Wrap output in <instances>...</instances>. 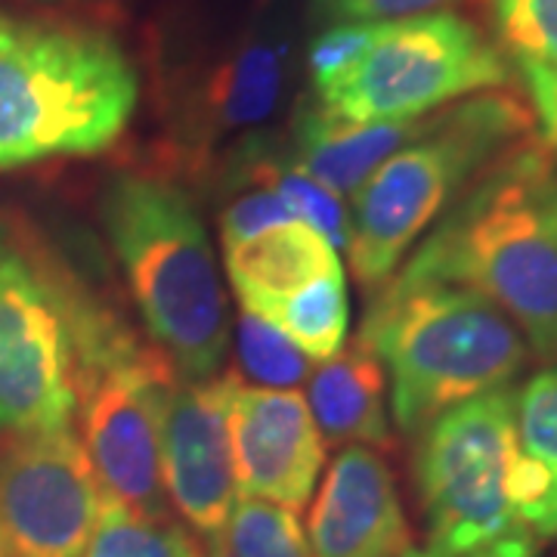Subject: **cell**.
Here are the masks:
<instances>
[{
	"label": "cell",
	"instance_id": "obj_8",
	"mask_svg": "<svg viewBox=\"0 0 557 557\" xmlns=\"http://www.w3.org/2000/svg\"><path fill=\"white\" fill-rule=\"evenodd\" d=\"M171 372V359L137 344L109 307L81 347V443L102 496L139 518H171L159 453V391Z\"/></svg>",
	"mask_w": 557,
	"mask_h": 557
},
{
	"label": "cell",
	"instance_id": "obj_5",
	"mask_svg": "<svg viewBox=\"0 0 557 557\" xmlns=\"http://www.w3.org/2000/svg\"><path fill=\"white\" fill-rule=\"evenodd\" d=\"M530 134V109L498 90L428 115L350 199L344 248L359 282L381 288L458 196Z\"/></svg>",
	"mask_w": 557,
	"mask_h": 557
},
{
	"label": "cell",
	"instance_id": "obj_4",
	"mask_svg": "<svg viewBox=\"0 0 557 557\" xmlns=\"http://www.w3.org/2000/svg\"><path fill=\"white\" fill-rule=\"evenodd\" d=\"M137 97V69L106 32L0 13V168L106 152Z\"/></svg>",
	"mask_w": 557,
	"mask_h": 557
},
{
	"label": "cell",
	"instance_id": "obj_23",
	"mask_svg": "<svg viewBox=\"0 0 557 557\" xmlns=\"http://www.w3.org/2000/svg\"><path fill=\"white\" fill-rule=\"evenodd\" d=\"M490 10L511 60L557 72V0H490Z\"/></svg>",
	"mask_w": 557,
	"mask_h": 557
},
{
	"label": "cell",
	"instance_id": "obj_11",
	"mask_svg": "<svg viewBox=\"0 0 557 557\" xmlns=\"http://www.w3.org/2000/svg\"><path fill=\"white\" fill-rule=\"evenodd\" d=\"M161 483L183 520L220 552L226 520L239 498L226 416V375L196 381L177 369L159 391Z\"/></svg>",
	"mask_w": 557,
	"mask_h": 557
},
{
	"label": "cell",
	"instance_id": "obj_18",
	"mask_svg": "<svg viewBox=\"0 0 557 557\" xmlns=\"http://www.w3.org/2000/svg\"><path fill=\"white\" fill-rule=\"evenodd\" d=\"M288 78V47L282 38H251L236 47L205 81L201 124L211 134L258 127L276 112Z\"/></svg>",
	"mask_w": 557,
	"mask_h": 557
},
{
	"label": "cell",
	"instance_id": "obj_10",
	"mask_svg": "<svg viewBox=\"0 0 557 557\" xmlns=\"http://www.w3.org/2000/svg\"><path fill=\"white\" fill-rule=\"evenodd\" d=\"M100 508V483L72 428L0 446V539L13 557H78Z\"/></svg>",
	"mask_w": 557,
	"mask_h": 557
},
{
	"label": "cell",
	"instance_id": "obj_22",
	"mask_svg": "<svg viewBox=\"0 0 557 557\" xmlns=\"http://www.w3.org/2000/svg\"><path fill=\"white\" fill-rule=\"evenodd\" d=\"M236 350L248 379L260 381L263 387L295 391V384L310 379L313 362L285 332H278L273 322H267L251 310H242L236 329Z\"/></svg>",
	"mask_w": 557,
	"mask_h": 557
},
{
	"label": "cell",
	"instance_id": "obj_17",
	"mask_svg": "<svg viewBox=\"0 0 557 557\" xmlns=\"http://www.w3.org/2000/svg\"><path fill=\"white\" fill-rule=\"evenodd\" d=\"M384 369L362 344L344 347L332 359H322L310 375L307 406L319 434L329 443H375L391 440V421L384 409Z\"/></svg>",
	"mask_w": 557,
	"mask_h": 557
},
{
	"label": "cell",
	"instance_id": "obj_28",
	"mask_svg": "<svg viewBox=\"0 0 557 557\" xmlns=\"http://www.w3.org/2000/svg\"><path fill=\"white\" fill-rule=\"evenodd\" d=\"M0 557H13V555H10V548H7V542H3V539H0Z\"/></svg>",
	"mask_w": 557,
	"mask_h": 557
},
{
	"label": "cell",
	"instance_id": "obj_7",
	"mask_svg": "<svg viewBox=\"0 0 557 557\" xmlns=\"http://www.w3.org/2000/svg\"><path fill=\"white\" fill-rule=\"evenodd\" d=\"M511 65L493 40L456 10L369 22L359 57L317 90V106L357 124L434 115L458 100L498 90Z\"/></svg>",
	"mask_w": 557,
	"mask_h": 557
},
{
	"label": "cell",
	"instance_id": "obj_19",
	"mask_svg": "<svg viewBox=\"0 0 557 557\" xmlns=\"http://www.w3.org/2000/svg\"><path fill=\"white\" fill-rule=\"evenodd\" d=\"M258 317L273 322L310 359H332L344 347L347 322H350L344 270L319 278L292 298L270 304Z\"/></svg>",
	"mask_w": 557,
	"mask_h": 557
},
{
	"label": "cell",
	"instance_id": "obj_20",
	"mask_svg": "<svg viewBox=\"0 0 557 557\" xmlns=\"http://www.w3.org/2000/svg\"><path fill=\"white\" fill-rule=\"evenodd\" d=\"M78 557H205L199 542L171 518H139L102 496L100 520Z\"/></svg>",
	"mask_w": 557,
	"mask_h": 557
},
{
	"label": "cell",
	"instance_id": "obj_13",
	"mask_svg": "<svg viewBox=\"0 0 557 557\" xmlns=\"http://www.w3.org/2000/svg\"><path fill=\"white\" fill-rule=\"evenodd\" d=\"M310 557H406L409 527L387 461L347 446L329 468L307 520Z\"/></svg>",
	"mask_w": 557,
	"mask_h": 557
},
{
	"label": "cell",
	"instance_id": "obj_24",
	"mask_svg": "<svg viewBox=\"0 0 557 557\" xmlns=\"http://www.w3.org/2000/svg\"><path fill=\"white\" fill-rule=\"evenodd\" d=\"M239 193L226 201V208L220 211V239H223V248H236L242 242L258 239V236L276 230L282 223L298 220L295 211L288 208V201L282 199L273 186L248 183V180H239Z\"/></svg>",
	"mask_w": 557,
	"mask_h": 557
},
{
	"label": "cell",
	"instance_id": "obj_14",
	"mask_svg": "<svg viewBox=\"0 0 557 557\" xmlns=\"http://www.w3.org/2000/svg\"><path fill=\"white\" fill-rule=\"evenodd\" d=\"M421 124L424 119L357 124L329 115L317 102H307L292 124V149L285 159L332 193L354 196L375 174L381 161L391 159Z\"/></svg>",
	"mask_w": 557,
	"mask_h": 557
},
{
	"label": "cell",
	"instance_id": "obj_26",
	"mask_svg": "<svg viewBox=\"0 0 557 557\" xmlns=\"http://www.w3.org/2000/svg\"><path fill=\"white\" fill-rule=\"evenodd\" d=\"M527 87V97L533 106V119H536L539 139L542 149L557 161V72L536 65V62H515Z\"/></svg>",
	"mask_w": 557,
	"mask_h": 557
},
{
	"label": "cell",
	"instance_id": "obj_2",
	"mask_svg": "<svg viewBox=\"0 0 557 557\" xmlns=\"http://www.w3.org/2000/svg\"><path fill=\"white\" fill-rule=\"evenodd\" d=\"M100 220L149 338L180 375L214 379L230 313L193 196L156 171H119L102 186Z\"/></svg>",
	"mask_w": 557,
	"mask_h": 557
},
{
	"label": "cell",
	"instance_id": "obj_3",
	"mask_svg": "<svg viewBox=\"0 0 557 557\" xmlns=\"http://www.w3.org/2000/svg\"><path fill=\"white\" fill-rule=\"evenodd\" d=\"M391 375V412L403 434H421L458 403L515 387L530 347L496 304L461 285L391 276L359 325Z\"/></svg>",
	"mask_w": 557,
	"mask_h": 557
},
{
	"label": "cell",
	"instance_id": "obj_16",
	"mask_svg": "<svg viewBox=\"0 0 557 557\" xmlns=\"http://www.w3.org/2000/svg\"><path fill=\"white\" fill-rule=\"evenodd\" d=\"M518 465L511 498L533 539L557 536V366H545L515 394Z\"/></svg>",
	"mask_w": 557,
	"mask_h": 557
},
{
	"label": "cell",
	"instance_id": "obj_12",
	"mask_svg": "<svg viewBox=\"0 0 557 557\" xmlns=\"http://www.w3.org/2000/svg\"><path fill=\"white\" fill-rule=\"evenodd\" d=\"M226 416L239 496L300 511L317 486L325 443L298 391L255 387L226 375Z\"/></svg>",
	"mask_w": 557,
	"mask_h": 557
},
{
	"label": "cell",
	"instance_id": "obj_15",
	"mask_svg": "<svg viewBox=\"0 0 557 557\" xmlns=\"http://www.w3.org/2000/svg\"><path fill=\"white\" fill-rule=\"evenodd\" d=\"M338 270V248L304 220L282 223L258 239L226 248L230 282L242 310L251 313L292 298Z\"/></svg>",
	"mask_w": 557,
	"mask_h": 557
},
{
	"label": "cell",
	"instance_id": "obj_27",
	"mask_svg": "<svg viewBox=\"0 0 557 557\" xmlns=\"http://www.w3.org/2000/svg\"><path fill=\"white\" fill-rule=\"evenodd\" d=\"M406 557H539V548H536V539L530 536L527 530H518V533H511V536L498 539V542H490V545L474 548V552H461V555L434 552V548H428V552H412V548H409Z\"/></svg>",
	"mask_w": 557,
	"mask_h": 557
},
{
	"label": "cell",
	"instance_id": "obj_9",
	"mask_svg": "<svg viewBox=\"0 0 557 557\" xmlns=\"http://www.w3.org/2000/svg\"><path fill=\"white\" fill-rule=\"evenodd\" d=\"M515 387L458 403L418 440L416 483L434 552H474L523 530L511 478L518 465Z\"/></svg>",
	"mask_w": 557,
	"mask_h": 557
},
{
	"label": "cell",
	"instance_id": "obj_6",
	"mask_svg": "<svg viewBox=\"0 0 557 557\" xmlns=\"http://www.w3.org/2000/svg\"><path fill=\"white\" fill-rule=\"evenodd\" d=\"M102 300L0 211V437L72 428L81 344Z\"/></svg>",
	"mask_w": 557,
	"mask_h": 557
},
{
	"label": "cell",
	"instance_id": "obj_25",
	"mask_svg": "<svg viewBox=\"0 0 557 557\" xmlns=\"http://www.w3.org/2000/svg\"><path fill=\"white\" fill-rule=\"evenodd\" d=\"M465 0H313L322 20L329 22H391L453 10Z\"/></svg>",
	"mask_w": 557,
	"mask_h": 557
},
{
	"label": "cell",
	"instance_id": "obj_21",
	"mask_svg": "<svg viewBox=\"0 0 557 557\" xmlns=\"http://www.w3.org/2000/svg\"><path fill=\"white\" fill-rule=\"evenodd\" d=\"M214 557H310L298 511L263 498L239 496Z\"/></svg>",
	"mask_w": 557,
	"mask_h": 557
},
{
	"label": "cell",
	"instance_id": "obj_1",
	"mask_svg": "<svg viewBox=\"0 0 557 557\" xmlns=\"http://www.w3.org/2000/svg\"><path fill=\"white\" fill-rule=\"evenodd\" d=\"M394 276L478 292L557 366V164L523 139L480 174Z\"/></svg>",
	"mask_w": 557,
	"mask_h": 557
}]
</instances>
